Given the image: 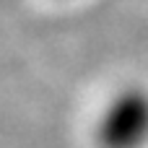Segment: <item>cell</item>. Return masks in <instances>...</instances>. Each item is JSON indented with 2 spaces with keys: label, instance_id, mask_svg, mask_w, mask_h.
<instances>
[{
  "label": "cell",
  "instance_id": "cell-1",
  "mask_svg": "<svg viewBox=\"0 0 148 148\" xmlns=\"http://www.w3.org/2000/svg\"><path fill=\"white\" fill-rule=\"evenodd\" d=\"M96 143L101 148L148 146V91L140 86L120 88L96 120Z\"/></svg>",
  "mask_w": 148,
  "mask_h": 148
}]
</instances>
